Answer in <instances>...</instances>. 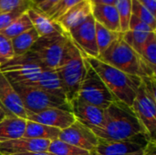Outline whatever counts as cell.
Returning <instances> with one entry per match:
<instances>
[{
    "label": "cell",
    "instance_id": "6da1fadb",
    "mask_svg": "<svg viewBox=\"0 0 156 155\" xmlns=\"http://www.w3.org/2000/svg\"><path fill=\"white\" fill-rule=\"evenodd\" d=\"M0 71L10 83L40 89L66 99L56 69L44 67L28 52L0 65Z\"/></svg>",
    "mask_w": 156,
    "mask_h": 155
},
{
    "label": "cell",
    "instance_id": "7a4b0ae2",
    "mask_svg": "<svg viewBox=\"0 0 156 155\" xmlns=\"http://www.w3.org/2000/svg\"><path fill=\"white\" fill-rule=\"evenodd\" d=\"M90 130L99 139L108 141L127 140L142 133L146 135L133 109L120 100L113 101L104 110L101 126Z\"/></svg>",
    "mask_w": 156,
    "mask_h": 155
},
{
    "label": "cell",
    "instance_id": "3957f363",
    "mask_svg": "<svg viewBox=\"0 0 156 155\" xmlns=\"http://www.w3.org/2000/svg\"><path fill=\"white\" fill-rule=\"evenodd\" d=\"M84 58L99 75L115 99L132 107L138 89L141 86L142 78L122 72L100 60L98 58Z\"/></svg>",
    "mask_w": 156,
    "mask_h": 155
},
{
    "label": "cell",
    "instance_id": "277c9868",
    "mask_svg": "<svg viewBox=\"0 0 156 155\" xmlns=\"http://www.w3.org/2000/svg\"><path fill=\"white\" fill-rule=\"evenodd\" d=\"M62 90L71 103L78 98L80 87L86 73L85 58L80 50L69 38L58 67L56 69Z\"/></svg>",
    "mask_w": 156,
    "mask_h": 155
},
{
    "label": "cell",
    "instance_id": "5b68a950",
    "mask_svg": "<svg viewBox=\"0 0 156 155\" xmlns=\"http://www.w3.org/2000/svg\"><path fill=\"white\" fill-rule=\"evenodd\" d=\"M98 58L130 75L140 78L155 77V70L123 40L122 35L112 42Z\"/></svg>",
    "mask_w": 156,
    "mask_h": 155
},
{
    "label": "cell",
    "instance_id": "8992f818",
    "mask_svg": "<svg viewBox=\"0 0 156 155\" xmlns=\"http://www.w3.org/2000/svg\"><path fill=\"white\" fill-rule=\"evenodd\" d=\"M11 84L21 98L26 111L37 112L50 108H58L71 111V105L65 98L40 89L27 87L17 83Z\"/></svg>",
    "mask_w": 156,
    "mask_h": 155
},
{
    "label": "cell",
    "instance_id": "52a82bcc",
    "mask_svg": "<svg viewBox=\"0 0 156 155\" xmlns=\"http://www.w3.org/2000/svg\"><path fill=\"white\" fill-rule=\"evenodd\" d=\"M69 38L67 34H53L39 37L28 53L44 67L56 69L61 61Z\"/></svg>",
    "mask_w": 156,
    "mask_h": 155
},
{
    "label": "cell",
    "instance_id": "ba28073f",
    "mask_svg": "<svg viewBox=\"0 0 156 155\" xmlns=\"http://www.w3.org/2000/svg\"><path fill=\"white\" fill-rule=\"evenodd\" d=\"M85 63L86 73L80 87L78 99L105 110L113 101L118 100H116L115 97L112 94L104 82L101 80V79L90 67L86 59Z\"/></svg>",
    "mask_w": 156,
    "mask_h": 155
},
{
    "label": "cell",
    "instance_id": "9c48e42d",
    "mask_svg": "<svg viewBox=\"0 0 156 155\" xmlns=\"http://www.w3.org/2000/svg\"><path fill=\"white\" fill-rule=\"evenodd\" d=\"M131 108L143 126L149 141H156V98L146 90L143 83L138 89Z\"/></svg>",
    "mask_w": 156,
    "mask_h": 155
},
{
    "label": "cell",
    "instance_id": "30bf717a",
    "mask_svg": "<svg viewBox=\"0 0 156 155\" xmlns=\"http://www.w3.org/2000/svg\"><path fill=\"white\" fill-rule=\"evenodd\" d=\"M149 142L148 137L142 133L133 138L122 141H108L99 139L97 147L90 155H131L143 152Z\"/></svg>",
    "mask_w": 156,
    "mask_h": 155
},
{
    "label": "cell",
    "instance_id": "8fae6325",
    "mask_svg": "<svg viewBox=\"0 0 156 155\" xmlns=\"http://www.w3.org/2000/svg\"><path fill=\"white\" fill-rule=\"evenodd\" d=\"M68 36L84 57H99L96 42L95 20L92 15L89 16L81 24L71 29L68 33Z\"/></svg>",
    "mask_w": 156,
    "mask_h": 155
},
{
    "label": "cell",
    "instance_id": "7c38bea8",
    "mask_svg": "<svg viewBox=\"0 0 156 155\" xmlns=\"http://www.w3.org/2000/svg\"><path fill=\"white\" fill-rule=\"evenodd\" d=\"M58 140L91 153L97 147L99 138L89 127L76 120L69 127L60 131Z\"/></svg>",
    "mask_w": 156,
    "mask_h": 155
},
{
    "label": "cell",
    "instance_id": "4fadbf2b",
    "mask_svg": "<svg viewBox=\"0 0 156 155\" xmlns=\"http://www.w3.org/2000/svg\"><path fill=\"white\" fill-rule=\"evenodd\" d=\"M26 120L27 121L42 123L59 129L60 131L69 127L76 121L71 111L58 108L46 109L37 112L26 111Z\"/></svg>",
    "mask_w": 156,
    "mask_h": 155
},
{
    "label": "cell",
    "instance_id": "5bb4252c",
    "mask_svg": "<svg viewBox=\"0 0 156 155\" xmlns=\"http://www.w3.org/2000/svg\"><path fill=\"white\" fill-rule=\"evenodd\" d=\"M49 141L21 137L0 143V155H15L27 153L47 152Z\"/></svg>",
    "mask_w": 156,
    "mask_h": 155
},
{
    "label": "cell",
    "instance_id": "9a60e30c",
    "mask_svg": "<svg viewBox=\"0 0 156 155\" xmlns=\"http://www.w3.org/2000/svg\"><path fill=\"white\" fill-rule=\"evenodd\" d=\"M0 103L11 115L26 119V109L13 85L0 71Z\"/></svg>",
    "mask_w": 156,
    "mask_h": 155
},
{
    "label": "cell",
    "instance_id": "2e32d148",
    "mask_svg": "<svg viewBox=\"0 0 156 155\" xmlns=\"http://www.w3.org/2000/svg\"><path fill=\"white\" fill-rule=\"evenodd\" d=\"M70 105L71 112L78 122H81L90 129L101 126L104 120L103 109L82 101L78 98L74 100Z\"/></svg>",
    "mask_w": 156,
    "mask_h": 155
},
{
    "label": "cell",
    "instance_id": "e0dca14e",
    "mask_svg": "<svg viewBox=\"0 0 156 155\" xmlns=\"http://www.w3.org/2000/svg\"><path fill=\"white\" fill-rule=\"evenodd\" d=\"M91 15V3L88 0H83L57 20L65 33H69L71 29L81 24L89 16Z\"/></svg>",
    "mask_w": 156,
    "mask_h": 155
},
{
    "label": "cell",
    "instance_id": "ac0fdd59",
    "mask_svg": "<svg viewBox=\"0 0 156 155\" xmlns=\"http://www.w3.org/2000/svg\"><path fill=\"white\" fill-rule=\"evenodd\" d=\"M27 14L32 23L33 27L37 32L39 37L53 34H67L57 21L50 19L48 16L38 11L32 5L27 9Z\"/></svg>",
    "mask_w": 156,
    "mask_h": 155
},
{
    "label": "cell",
    "instance_id": "d6986e66",
    "mask_svg": "<svg viewBox=\"0 0 156 155\" xmlns=\"http://www.w3.org/2000/svg\"><path fill=\"white\" fill-rule=\"evenodd\" d=\"M91 15L94 20L114 32H121L120 18L115 5H91Z\"/></svg>",
    "mask_w": 156,
    "mask_h": 155
},
{
    "label": "cell",
    "instance_id": "ffe728a7",
    "mask_svg": "<svg viewBox=\"0 0 156 155\" xmlns=\"http://www.w3.org/2000/svg\"><path fill=\"white\" fill-rule=\"evenodd\" d=\"M26 123V119L15 115H6L0 121V143L23 137Z\"/></svg>",
    "mask_w": 156,
    "mask_h": 155
},
{
    "label": "cell",
    "instance_id": "44dd1931",
    "mask_svg": "<svg viewBox=\"0 0 156 155\" xmlns=\"http://www.w3.org/2000/svg\"><path fill=\"white\" fill-rule=\"evenodd\" d=\"M60 130L27 120L26 129L23 137L30 139H40L52 142L58 139Z\"/></svg>",
    "mask_w": 156,
    "mask_h": 155
},
{
    "label": "cell",
    "instance_id": "7402d4cb",
    "mask_svg": "<svg viewBox=\"0 0 156 155\" xmlns=\"http://www.w3.org/2000/svg\"><path fill=\"white\" fill-rule=\"evenodd\" d=\"M38 37L39 36L37 32L35 30L34 27H32L29 30L12 38L11 42H12L15 57L22 56L27 53Z\"/></svg>",
    "mask_w": 156,
    "mask_h": 155
},
{
    "label": "cell",
    "instance_id": "603a6c76",
    "mask_svg": "<svg viewBox=\"0 0 156 155\" xmlns=\"http://www.w3.org/2000/svg\"><path fill=\"white\" fill-rule=\"evenodd\" d=\"M95 33H96V42L99 50V56L104 52L117 38H119L122 33L114 32L104 27L101 24L95 21Z\"/></svg>",
    "mask_w": 156,
    "mask_h": 155
},
{
    "label": "cell",
    "instance_id": "cb8c5ba5",
    "mask_svg": "<svg viewBox=\"0 0 156 155\" xmlns=\"http://www.w3.org/2000/svg\"><path fill=\"white\" fill-rule=\"evenodd\" d=\"M32 27H33L32 23H31L27 12H26L23 15H21L17 19H16L6 28L2 30L0 33L3 34L4 36H5L7 38L12 39V38L16 37V36L29 30Z\"/></svg>",
    "mask_w": 156,
    "mask_h": 155
},
{
    "label": "cell",
    "instance_id": "d4e9b609",
    "mask_svg": "<svg viewBox=\"0 0 156 155\" xmlns=\"http://www.w3.org/2000/svg\"><path fill=\"white\" fill-rule=\"evenodd\" d=\"M48 152L55 155H90V152L61 142L58 139L49 143Z\"/></svg>",
    "mask_w": 156,
    "mask_h": 155
},
{
    "label": "cell",
    "instance_id": "484cf974",
    "mask_svg": "<svg viewBox=\"0 0 156 155\" xmlns=\"http://www.w3.org/2000/svg\"><path fill=\"white\" fill-rule=\"evenodd\" d=\"M141 58L155 70L156 68V32L150 33L146 42L144 43L141 53Z\"/></svg>",
    "mask_w": 156,
    "mask_h": 155
},
{
    "label": "cell",
    "instance_id": "4316f807",
    "mask_svg": "<svg viewBox=\"0 0 156 155\" xmlns=\"http://www.w3.org/2000/svg\"><path fill=\"white\" fill-rule=\"evenodd\" d=\"M149 35H150V33H147V32L128 30V31L122 33V38L135 52H137L140 55L141 50H142L144 43L146 42Z\"/></svg>",
    "mask_w": 156,
    "mask_h": 155
},
{
    "label": "cell",
    "instance_id": "83f0119b",
    "mask_svg": "<svg viewBox=\"0 0 156 155\" xmlns=\"http://www.w3.org/2000/svg\"><path fill=\"white\" fill-rule=\"evenodd\" d=\"M115 6L120 18L121 32L129 30V22L132 16V0H117Z\"/></svg>",
    "mask_w": 156,
    "mask_h": 155
},
{
    "label": "cell",
    "instance_id": "f1b7e54d",
    "mask_svg": "<svg viewBox=\"0 0 156 155\" xmlns=\"http://www.w3.org/2000/svg\"><path fill=\"white\" fill-rule=\"evenodd\" d=\"M132 15L147 24L154 31L156 30V16L153 15L137 0H132Z\"/></svg>",
    "mask_w": 156,
    "mask_h": 155
},
{
    "label": "cell",
    "instance_id": "f546056e",
    "mask_svg": "<svg viewBox=\"0 0 156 155\" xmlns=\"http://www.w3.org/2000/svg\"><path fill=\"white\" fill-rule=\"evenodd\" d=\"M31 6V2H27L17 8L0 14V32L6 28L9 25H11L16 19H17L21 15L26 13L27 9Z\"/></svg>",
    "mask_w": 156,
    "mask_h": 155
},
{
    "label": "cell",
    "instance_id": "4dcf8cb0",
    "mask_svg": "<svg viewBox=\"0 0 156 155\" xmlns=\"http://www.w3.org/2000/svg\"><path fill=\"white\" fill-rule=\"evenodd\" d=\"M81 1L83 0H58V2L45 15L48 16L50 19L57 21L72 6H74L75 5Z\"/></svg>",
    "mask_w": 156,
    "mask_h": 155
},
{
    "label": "cell",
    "instance_id": "1f68e13d",
    "mask_svg": "<svg viewBox=\"0 0 156 155\" xmlns=\"http://www.w3.org/2000/svg\"><path fill=\"white\" fill-rule=\"evenodd\" d=\"M15 57L11 39L0 33V65L5 64Z\"/></svg>",
    "mask_w": 156,
    "mask_h": 155
},
{
    "label": "cell",
    "instance_id": "d6a6232c",
    "mask_svg": "<svg viewBox=\"0 0 156 155\" xmlns=\"http://www.w3.org/2000/svg\"><path fill=\"white\" fill-rule=\"evenodd\" d=\"M129 30L147 32V33L155 32L151 26H149L147 24H145L144 22H143L142 20H140L139 18L135 17L133 15H132L131 19H130V22H129Z\"/></svg>",
    "mask_w": 156,
    "mask_h": 155
},
{
    "label": "cell",
    "instance_id": "836d02e7",
    "mask_svg": "<svg viewBox=\"0 0 156 155\" xmlns=\"http://www.w3.org/2000/svg\"><path fill=\"white\" fill-rule=\"evenodd\" d=\"M30 2L33 7L46 14L58 2V0H30Z\"/></svg>",
    "mask_w": 156,
    "mask_h": 155
},
{
    "label": "cell",
    "instance_id": "e575fe53",
    "mask_svg": "<svg viewBox=\"0 0 156 155\" xmlns=\"http://www.w3.org/2000/svg\"><path fill=\"white\" fill-rule=\"evenodd\" d=\"M30 0H0V14L14 10Z\"/></svg>",
    "mask_w": 156,
    "mask_h": 155
},
{
    "label": "cell",
    "instance_id": "d590c367",
    "mask_svg": "<svg viewBox=\"0 0 156 155\" xmlns=\"http://www.w3.org/2000/svg\"><path fill=\"white\" fill-rule=\"evenodd\" d=\"M144 6H145L153 15L156 16V0H137Z\"/></svg>",
    "mask_w": 156,
    "mask_h": 155
},
{
    "label": "cell",
    "instance_id": "8d00e7d4",
    "mask_svg": "<svg viewBox=\"0 0 156 155\" xmlns=\"http://www.w3.org/2000/svg\"><path fill=\"white\" fill-rule=\"evenodd\" d=\"M142 155H156V141H149Z\"/></svg>",
    "mask_w": 156,
    "mask_h": 155
},
{
    "label": "cell",
    "instance_id": "74e56055",
    "mask_svg": "<svg viewBox=\"0 0 156 155\" xmlns=\"http://www.w3.org/2000/svg\"><path fill=\"white\" fill-rule=\"evenodd\" d=\"M117 0H90L91 5H115Z\"/></svg>",
    "mask_w": 156,
    "mask_h": 155
},
{
    "label": "cell",
    "instance_id": "f35d334b",
    "mask_svg": "<svg viewBox=\"0 0 156 155\" xmlns=\"http://www.w3.org/2000/svg\"><path fill=\"white\" fill-rule=\"evenodd\" d=\"M15 155H55L53 153L47 152H37V153H21V154H15Z\"/></svg>",
    "mask_w": 156,
    "mask_h": 155
},
{
    "label": "cell",
    "instance_id": "ab89813d",
    "mask_svg": "<svg viewBox=\"0 0 156 155\" xmlns=\"http://www.w3.org/2000/svg\"><path fill=\"white\" fill-rule=\"evenodd\" d=\"M6 115H11V114H9V113L5 110V108L3 107V105L0 103V121L3 120Z\"/></svg>",
    "mask_w": 156,
    "mask_h": 155
},
{
    "label": "cell",
    "instance_id": "60d3db41",
    "mask_svg": "<svg viewBox=\"0 0 156 155\" xmlns=\"http://www.w3.org/2000/svg\"><path fill=\"white\" fill-rule=\"evenodd\" d=\"M144 152V151H143ZM143 152H139V153H133V154H131V155H142L143 154Z\"/></svg>",
    "mask_w": 156,
    "mask_h": 155
},
{
    "label": "cell",
    "instance_id": "b9f144b4",
    "mask_svg": "<svg viewBox=\"0 0 156 155\" xmlns=\"http://www.w3.org/2000/svg\"><path fill=\"white\" fill-rule=\"evenodd\" d=\"M88 1H90V0H88Z\"/></svg>",
    "mask_w": 156,
    "mask_h": 155
}]
</instances>
